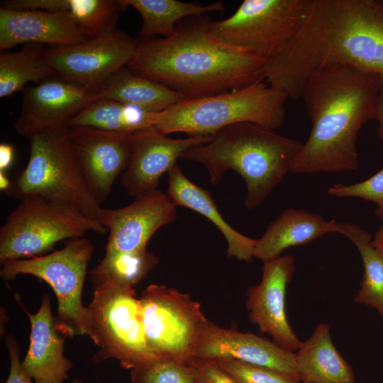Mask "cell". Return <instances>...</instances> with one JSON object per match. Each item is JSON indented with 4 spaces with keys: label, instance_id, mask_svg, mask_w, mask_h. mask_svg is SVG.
<instances>
[{
    "label": "cell",
    "instance_id": "6",
    "mask_svg": "<svg viewBox=\"0 0 383 383\" xmlns=\"http://www.w3.org/2000/svg\"><path fill=\"white\" fill-rule=\"evenodd\" d=\"M288 96L263 81L241 89L196 99H186L159 112L153 127L164 134L185 133L211 136L239 123L274 130L284 122Z\"/></svg>",
    "mask_w": 383,
    "mask_h": 383
},
{
    "label": "cell",
    "instance_id": "13",
    "mask_svg": "<svg viewBox=\"0 0 383 383\" xmlns=\"http://www.w3.org/2000/svg\"><path fill=\"white\" fill-rule=\"evenodd\" d=\"M68 135L89 189L101 205L116 177L129 165L134 133L102 131L87 126L67 127Z\"/></svg>",
    "mask_w": 383,
    "mask_h": 383
},
{
    "label": "cell",
    "instance_id": "20",
    "mask_svg": "<svg viewBox=\"0 0 383 383\" xmlns=\"http://www.w3.org/2000/svg\"><path fill=\"white\" fill-rule=\"evenodd\" d=\"M24 310L31 330L29 348L21 362L23 370L35 383H63L72 363L63 355L64 338L52 316L50 296H43L36 313Z\"/></svg>",
    "mask_w": 383,
    "mask_h": 383
},
{
    "label": "cell",
    "instance_id": "1",
    "mask_svg": "<svg viewBox=\"0 0 383 383\" xmlns=\"http://www.w3.org/2000/svg\"><path fill=\"white\" fill-rule=\"evenodd\" d=\"M343 66L383 80V8L379 0H312L301 28L267 62L265 79L289 98L313 73Z\"/></svg>",
    "mask_w": 383,
    "mask_h": 383
},
{
    "label": "cell",
    "instance_id": "23",
    "mask_svg": "<svg viewBox=\"0 0 383 383\" xmlns=\"http://www.w3.org/2000/svg\"><path fill=\"white\" fill-rule=\"evenodd\" d=\"M295 355L302 383H355L352 367L333 343L327 323L318 324Z\"/></svg>",
    "mask_w": 383,
    "mask_h": 383
},
{
    "label": "cell",
    "instance_id": "36",
    "mask_svg": "<svg viewBox=\"0 0 383 383\" xmlns=\"http://www.w3.org/2000/svg\"><path fill=\"white\" fill-rule=\"evenodd\" d=\"M374 119L378 122L377 134L379 139L383 141V80H380L376 98Z\"/></svg>",
    "mask_w": 383,
    "mask_h": 383
},
{
    "label": "cell",
    "instance_id": "18",
    "mask_svg": "<svg viewBox=\"0 0 383 383\" xmlns=\"http://www.w3.org/2000/svg\"><path fill=\"white\" fill-rule=\"evenodd\" d=\"M196 358L238 360L276 370L300 381L295 353L272 340L251 333L224 328L209 320L202 331Z\"/></svg>",
    "mask_w": 383,
    "mask_h": 383
},
{
    "label": "cell",
    "instance_id": "19",
    "mask_svg": "<svg viewBox=\"0 0 383 383\" xmlns=\"http://www.w3.org/2000/svg\"><path fill=\"white\" fill-rule=\"evenodd\" d=\"M84 40V35L66 13L0 8L1 50L20 44L60 47Z\"/></svg>",
    "mask_w": 383,
    "mask_h": 383
},
{
    "label": "cell",
    "instance_id": "41",
    "mask_svg": "<svg viewBox=\"0 0 383 383\" xmlns=\"http://www.w3.org/2000/svg\"><path fill=\"white\" fill-rule=\"evenodd\" d=\"M379 3H380V4L382 5V6L383 8V0H379Z\"/></svg>",
    "mask_w": 383,
    "mask_h": 383
},
{
    "label": "cell",
    "instance_id": "25",
    "mask_svg": "<svg viewBox=\"0 0 383 383\" xmlns=\"http://www.w3.org/2000/svg\"><path fill=\"white\" fill-rule=\"evenodd\" d=\"M28 6L32 10L67 13L86 40L116 28L118 14L126 9L122 0H30Z\"/></svg>",
    "mask_w": 383,
    "mask_h": 383
},
{
    "label": "cell",
    "instance_id": "2",
    "mask_svg": "<svg viewBox=\"0 0 383 383\" xmlns=\"http://www.w3.org/2000/svg\"><path fill=\"white\" fill-rule=\"evenodd\" d=\"M210 20L177 26L170 36L138 43L126 66L186 99L243 88L265 79L267 61L231 45L211 30Z\"/></svg>",
    "mask_w": 383,
    "mask_h": 383
},
{
    "label": "cell",
    "instance_id": "14",
    "mask_svg": "<svg viewBox=\"0 0 383 383\" xmlns=\"http://www.w3.org/2000/svg\"><path fill=\"white\" fill-rule=\"evenodd\" d=\"M296 269L292 255H281L264 262L260 282L248 288L246 309L250 321L270 335L277 345L295 353L301 341L290 326L285 296Z\"/></svg>",
    "mask_w": 383,
    "mask_h": 383
},
{
    "label": "cell",
    "instance_id": "16",
    "mask_svg": "<svg viewBox=\"0 0 383 383\" xmlns=\"http://www.w3.org/2000/svg\"><path fill=\"white\" fill-rule=\"evenodd\" d=\"M176 207L167 194L156 189L125 207L104 209L101 224L109 232L105 256L146 250L152 235L176 219Z\"/></svg>",
    "mask_w": 383,
    "mask_h": 383
},
{
    "label": "cell",
    "instance_id": "26",
    "mask_svg": "<svg viewBox=\"0 0 383 383\" xmlns=\"http://www.w3.org/2000/svg\"><path fill=\"white\" fill-rule=\"evenodd\" d=\"M158 113L112 99H101L86 106L69 122L67 127L87 126L109 132L133 134L153 127Z\"/></svg>",
    "mask_w": 383,
    "mask_h": 383
},
{
    "label": "cell",
    "instance_id": "24",
    "mask_svg": "<svg viewBox=\"0 0 383 383\" xmlns=\"http://www.w3.org/2000/svg\"><path fill=\"white\" fill-rule=\"evenodd\" d=\"M112 99L161 112L186 99L182 94L122 67L95 88V100Z\"/></svg>",
    "mask_w": 383,
    "mask_h": 383
},
{
    "label": "cell",
    "instance_id": "37",
    "mask_svg": "<svg viewBox=\"0 0 383 383\" xmlns=\"http://www.w3.org/2000/svg\"><path fill=\"white\" fill-rule=\"evenodd\" d=\"M13 147L9 143L0 144V171L5 172L13 162Z\"/></svg>",
    "mask_w": 383,
    "mask_h": 383
},
{
    "label": "cell",
    "instance_id": "39",
    "mask_svg": "<svg viewBox=\"0 0 383 383\" xmlns=\"http://www.w3.org/2000/svg\"><path fill=\"white\" fill-rule=\"evenodd\" d=\"M11 180H9L5 172L0 171V189L5 192L10 186Z\"/></svg>",
    "mask_w": 383,
    "mask_h": 383
},
{
    "label": "cell",
    "instance_id": "21",
    "mask_svg": "<svg viewBox=\"0 0 383 383\" xmlns=\"http://www.w3.org/2000/svg\"><path fill=\"white\" fill-rule=\"evenodd\" d=\"M337 222L303 209H289L271 222L256 240L254 257L274 260L287 248L308 243L326 233H336Z\"/></svg>",
    "mask_w": 383,
    "mask_h": 383
},
{
    "label": "cell",
    "instance_id": "10",
    "mask_svg": "<svg viewBox=\"0 0 383 383\" xmlns=\"http://www.w3.org/2000/svg\"><path fill=\"white\" fill-rule=\"evenodd\" d=\"M139 301L147 345L156 357L190 364L208 321L200 304L165 285L150 284Z\"/></svg>",
    "mask_w": 383,
    "mask_h": 383
},
{
    "label": "cell",
    "instance_id": "32",
    "mask_svg": "<svg viewBox=\"0 0 383 383\" xmlns=\"http://www.w3.org/2000/svg\"><path fill=\"white\" fill-rule=\"evenodd\" d=\"M213 360L239 383H301L276 370L231 358Z\"/></svg>",
    "mask_w": 383,
    "mask_h": 383
},
{
    "label": "cell",
    "instance_id": "17",
    "mask_svg": "<svg viewBox=\"0 0 383 383\" xmlns=\"http://www.w3.org/2000/svg\"><path fill=\"white\" fill-rule=\"evenodd\" d=\"M211 137L172 138L155 127L134 133L131 160L120 179L122 186L135 198L157 189L161 176L177 165L186 150L209 142Z\"/></svg>",
    "mask_w": 383,
    "mask_h": 383
},
{
    "label": "cell",
    "instance_id": "29",
    "mask_svg": "<svg viewBox=\"0 0 383 383\" xmlns=\"http://www.w3.org/2000/svg\"><path fill=\"white\" fill-rule=\"evenodd\" d=\"M336 233L347 237L362 258L364 272L354 301L375 309L383 321V257L372 245L371 234L358 225L338 222Z\"/></svg>",
    "mask_w": 383,
    "mask_h": 383
},
{
    "label": "cell",
    "instance_id": "22",
    "mask_svg": "<svg viewBox=\"0 0 383 383\" xmlns=\"http://www.w3.org/2000/svg\"><path fill=\"white\" fill-rule=\"evenodd\" d=\"M167 173V194L174 204L189 208L209 219L225 237L228 257L251 262L256 240L241 234L228 224L218 211L209 192L190 181L177 165Z\"/></svg>",
    "mask_w": 383,
    "mask_h": 383
},
{
    "label": "cell",
    "instance_id": "12",
    "mask_svg": "<svg viewBox=\"0 0 383 383\" xmlns=\"http://www.w3.org/2000/svg\"><path fill=\"white\" fill-rule=\"evenodd\" d=\"M137 45L133 38L115 28L77 44L48 47L46 52L55 77L94 88L127 66Z\"/></svg>",
    "mask_w": 383,
    "mask_h": 383
},
{
    "label": "cell",
    "instance_id": "28",
    "mask_svg": "<svg viewBox=\"0 0 383 383\" xmlns=\"http://www.w3.org/2000/svg\"><path fill=\"white\" fill-rule=\"evenodd\" d=\"M54 77L44 45L27 43L17 52L0 55L1 98L22 91L29 82L38 84Z\"/></svg>",
    "mask_w": 383,
    "mask_h": 383
},
{
    "label": "cell",
    "instance_id": "33",
    "mask_svg": "<svg viewBox=\"0 0 383 383\" xmlns=\"http://www.w3.org/2000/svg\"><path fill=\"white\" fill-rule=\"evenodd\" d=\"M328 194L336 197H357L377 204L375 214L383 222V167L371 177L353 184H335Z\"/></svg>",
    "mask_w": 383,
    "mask_h": 383
},
{
    "label": "cell",
    "instance_id": "15",
    "mask_svg": "<svg viewBox=\"0 0 383 383\" xmlns=\"http://www.w3.org/2000/svg\"><path fill=\"white\" fill-rule=\"evenodd\" d=\"M95 88L57 77L25 87L13 127L19 135L27 138L43 130L67 127L72 118L95 101Z\"/></svg>",
    "mask_w": 383,
    "mask_h": 383
},
{
    "label": "cell",
    "instance_id": "5",
    "mask_svg": "<svg viewBox=\"0 0 383 383\" xmlns=\"http://www.w3.org/2000/svg\"><path fill=\"white\" fill-rule=\"evenodd\" d=\"M26 167L4 192L20 201L37 196L101 223L104 210L91 194L70 143L67 127L38 131L29 138Z\"/></svg>",
    "mask_w": 383,
    "mask_h": 383
},
{
    "label": "cell",
    "instance_id": "9",
    "mask_svg": "<svg viewBox=\"0 0 383 383\" xmlns=\"http://www.w3.org/2000/svg\"><path fill=\"white\" fill-rule=\"evenodd\" d=\"M0 228V262L41 256L64 239L87 231L104 233L101 223L37 196L21 199Z\"/></svg>",
    "mask_w": 383,
    "mask_h": 383
},
{
    "label": "cell",
    "instance_id": "35",
    "mask_svg": "<svg viewBox=\"0 0 383 383\" xmlns=\"http://www.w3.org/2000/svg\"><path fill=\"white\" fill-rule=\"evenodd\" d=\"M6 344L9 353L10 369L6 383H35L22 367L16 341L10 337L7 338Z\"/></svg>",
    "mask_w": 383,
    "mask_h": 383
},
{
    "label": "cell",
    "instance_id": "40",
    "mask_svg": "<svg viewBox=\"0 0 383 383\" xmlns=\"http://www.w3.org/2000/svg\"><path fill=\"white\" fill-rule=\"evenodd\" d=\"M71 383H84V382L78 379H74V380H72Z\"/></svg>",
    "mask_w": 383,
    "mask_h": 383
},
{
    "label": "cell",
    "instance_id": "38",
    "mask_svg": "<svg viewBox=\"0 0 383 383\" xmlns=\"http://www.w3.org/2000/svg\"><path fill=\"white\" fill-rule=\"evenodd\" d=\"M372 243L376 250L383 257V226L375 232Z\"/></svg>",
    "mask_w": 383,
    "mask_h": 383
},
{
    "label": "cell",
    "instance_id": "8",
    "mask_svg": "<svg viewBox=\"0 0 383 383\" xmlns=\"http://www.w3.org/2000/svg\"><path fill=\"white\" fill-rule=\"evenodd\" d=\"M94 246L86 238L70 239L65 247L52 252L3 263L0 275L5 280L18 274H30L46 282L57 299V329L67 336L89 335L87 308L82 292Z\"/></svg>",
    "mask_w": 383,
    "mask_h": 383
},
{
    "label": "cell",
    "instance_id": "30",
    "mask_svg": "<svg viewBox=\"0 0 383 383\" xmlns=\"http://www.w3.org/2000/svg\"><path fill=\"white\" fill-rule=\"evenodd\" d=\"M158 257L147 250L104 256L93 271L133 286L157 265Z\"/></svg>",
    "mask_w": 383,
    "mask_h": 383
},
{
    "label": "cell",
    "instance_id": "31",
    "mask_svg": "<svg viewBox=\"0 0 383 383\" xmlns=\"http://www.w3.org/2000/svg\"><path fill=\"white\" fill-rule=\"evenodd\" d=\"M131 383H194L191 364L156 357L131 370Z\"/></svg>",
    "mask_w": 383,
    "mask_h": 383
},
{
    "label": "cell",
    "instance_id": "11",
    "mask_svg": "<svg viewBox=\"0 0 383 383\" xmlns=\"http://www.w3.org/2000/svg\"><path fill=\"white\" fill-rule=\"evenodd\" d=\"M312 0H245L230 17L211 21L213 33L267 62L279 54L304 23Z\"/></svg>",
    "mask_w": 383,
    "mask_h": 383
},
{
    "label": "cell",
    "instance_id": "27",
    "mask_svg": "<svg viewBox=\"0 0 383 383\" xmlns=\"http://www.w3.org/2000/svg\"><path fill=\"white\" fill-rule=\"evenodd\" d=\"M122 2L126 8L131 6L140 14L142 40L155 35L164 38L172 35L177 29V23L184 18L224 10L221 1L209 5L178 0H122Z\"/></svg>",
    "mask_w": 383,
    "mask_h": 383
},
{
    "label": "cell",
    "instance_id": "34",
    "mask_svg": "<svg viewBox=\"0 0 383 383\" xmlns=\"http://www.w3.org/2000/svg\"><path fill=\"white\" fill-rule=\"evenodd\" d=\"M194 383H239L213 360L195 358L191 363Z\"/></svg>",
    "mask_w": 383,
    "mask_h": 383
},
{
    "label": "cell",
    "instance_id": "7",
    "mask_svg": "<svg viewBox=\"0 0 383 383\" xmlns=\"http://www.w3.org/2000/svg\"><path fill=\"white\" fill-rule=\"evenodd\" d=\"M91 276L94 292L87 307L89 336L100 347L93 361L114 358L132 370L156 358L147 345L133 287L93 270Z\"/></svg>",
    "mask_w": 383,
    "mask_h": 383
},
{
    "label": "cell",
    "instance_id": "4",
    "mask_svg": "<svg viewBox=\"0 0 383 383\" xmlns=\"http://www.w3.org/2000/svg\"><path fill=\"white\" fill-rule=\"evenodd\" d=\"M303 144L269 128L239 123L220 130L209 142L191 147L181 158L202 164L213 185L228 170L236 172L246 184L245 206L253 209L291 172Z\"/></svg>",
    "mask_w": 383,
    "mask_h": 383
},
{
    "label": "cell",
    "instance_id": "3",
    "mask_svg": "<svg viewBox=\"0 0 383 383\" xmlns=\"http://www.w3.org/2000/svg\"><path fill=\"white\" fill-rule=\"evenodd\" d=\"M379 77L356 68H323L302 83V99L311 123L307 140L291 172L300 174L338 172L359 167L357 137L374 118Z\"/></svg>",
    "mask_w": 383,
    "mask_h": 383
}]
</instances>
